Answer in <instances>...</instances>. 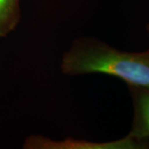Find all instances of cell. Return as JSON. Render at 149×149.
<instances>
[{
  "mask_svg": "<svg viewBox=\"0 0 149 149\" xmlns=\"http://www.w3.org/2000/svg\"><path fill=\"white\" fill-rule=\"evenodd\" d=\"M148 146L147 141H140L127 135L125 138L107 143H92L85 140L68 139L55 141L42 136H31L25 140L24 148L28 149H138Z\"/></svg>",
  "mask_w": 149,
  "mask_h": 149,
  "instance_id": "7a4b0ae2",
  "label": "cell"
},
{
  "mask_svg": "<svg viewBox=\"0 0 149 149\" xmlns=\"http://www.w3.org/2000/svg\"><path fill=\"white\" fill-rule=\"evenodd\" d=\"M147 30H148V32L149 33V24H148V25H147Z\"/></svg>",
  "mask_w": 149,
  "mask_h": 149,
  "instance_id": "5b68a950",
  "label": "cell"
},
{
  "mask_svg": "<svg viewBox=\"0 0 149 149\" xmlns=\"http://www.w3.org/2000/svg\"><path fill=\"white\" fill-rule=\"evenodd\" d=\"M20 21L18 0H0V38L13 32Z\"/></svg>",
  "mask_w": 149,
  "mask_h": 149,
  "instance_id": "277c9868",
  "label": "cell"
},
{
  "mask_svg": "<svg viewBox=\"0 0 149 149\" xmlns=\"http://www.w3.org/2000/svg\"><path fill=\"white\" fill-rule=\"evenodd\" d=\"M60 66L65 74H109L129 86L149 90V48L140 52H126L96 38L81 37L65 52Z\"/></svg>",
  "mask_w": 149,
  "mask_h": 149,
  "instance_id": "6da1fadb",
  "label": "cell"
},
{
  "mask_svg": "<svg viewBox=\"0 0 149 149\" xmlns=\"http://www.w3.org/2000/svg\"><path fill=\"white\" fill-rule=\"evenodd\" d=\"M133 95L134 116L128 136L140 141L149 139V90L129 86Z\"/></svg>",
  "mask_w": 149,
  "mask_h": 149,
  "instance_id": "3957f363",
  "label": "cell"
}]
</instances>
